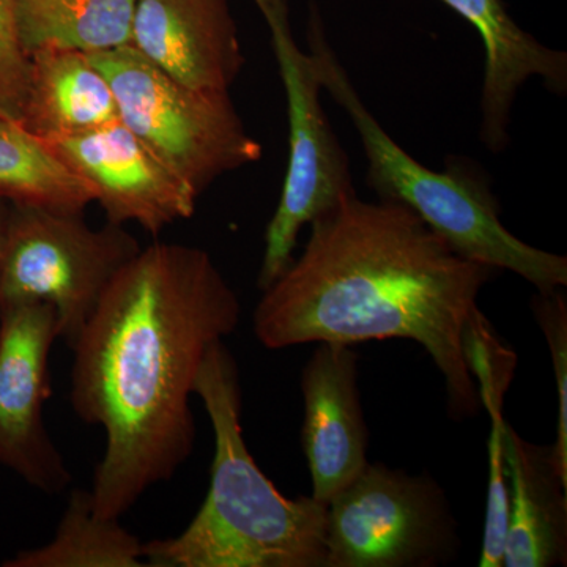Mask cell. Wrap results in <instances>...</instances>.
Instances as JSON below:
<instances>
[{
    "mask_svg": "<svg viewBox=\"0 0 567 567\" xmlns=\"http://www.w3.org/2000/svg\"><path fill=\"white\" fill-rule=\"evenodd\" d=\"M240 315L210 254L194 246L141 248L112 279L71 347V405L106 434L91 491L96 516L121 518L192 456L197 374Z\"/></svg>",
    "mask_w": 567,
    "mask_h": 567,
    "instance_id": "cell-1",
    "label": "cell"
},
{
    "mask_svg": "<svg viewBox=\"0 0 567 567\" xmlns=\"http://www.w3.org/2000/svg\"><path fill=\"white\" fill-rule=\"evenodd\" d=\"M300 256L254 311V334L270 350L409 339L445 379L447 409L476 416L480 390L466 357L477 298L496 270L465 259L409 208L358 194L312 219Z\"/></svg>",
    "mask_w": 567,
    "mask_h": 567,
    "instance_id": "cell-2",
    "label": "cell"
},
{
    "mask_svg": "<svg viewBox=\"0 0 567 567\" xmlns=\"http://www.w3.org/2000/svg\"><path fill=\"white\" fill-rule=\"evenodd\" d=\"M194 394L215 434L207 498L181 535L144 544L152 567H323L327 505L289 498L256 464L241 431L238 368L223 341L210 347Z\"/></svg>",
    "mask_w": 567,
    "mask_h": 567,
    "instance_id": "cell-3",
    "label": "cell"
},
{
    "mask_svg": "<svg viewBox=\"0 0 567 567\" xmlns=\"http://www.w3.org/2000/svg\"><path fill=\"white\" fill-rule=\"evenodd\" d=\"M306 37L323 91L346 111L360 136L368 159L365 185L379 200L409 208L465 259L496 271H513L536 292L567 286L565 256L525 244L506 229L498 197L480 164L450 155L445 169L436 173L417 163L383 130L331 47L316 3L309 7Z\"/></svg>",
    "mask_w": 567,
    "mask_h": 567,
    "instance_id": "cell-4",
    "label": "cell"
},
{
    "mask_svg": "<svg viewBox=\"0 0 567 567\" xmlns=\"http://www.w3.org/2000/svg\"><path fill=\"white\" fill-rule=\"evenodd\" d=\"M87 55L110 82L121 121L197 197L223 175L262 158L229 91L188 87L132 44Z\"/></svg>",
    "mask_w": 567,
    "mask_h": 567,
    "instance_id": "cell-5",
    "label": "cell"
},
{
    "mask_svg": "<svg viewBox=\"0 0 567 567\" xmlns=\"http://www.w3.org/2000/svg\"><path fill=\"white\" fill-rule=\"evenodd\" d=\"M140 251L117 224L92 229L82 213L13 204L0 254V315L50 305L71 349L112 279Z\"/></svg>",
    "mask_w": 567,
    "mask_h": 567,
    "instance_id": "cell-6",
    "label": "cell"
},
{
    "mask_svg": "<svg viewBox=\"0 0 567 567\" xmlns=\"http://www.w3.org/2000/svg\"><path fill=\"white\" fill-rule=\"evenodd\" d=\"M252 2L270 32L289 115V163L278 207L265 233L257 276V287L265 290L292 262L303 227L357 192L349 155L320 102L323 85L315 58L295 40L289 0Z\"/></svg>",
    "mask_w": 567,
    "mask_h": 567,
    "instance_id": "cell-7",
    "label": "cell"
},
{
    "mask_svg": "<svg viewBox=\"0 0 567 567\" xmlns=\"http://www.w3.org/2000/svg\"><path fill=\"white\" fill-rule=\"evenodd\" d=\"M458 550L456 518L431 476L369 462L327 505L323 567H436Z\"/></svg>",
    "mask_w": 567,
    "mask_h": 567,
    "instance_id": "cell-8",
    "label": "cell"
},
{
    "mask_svg": "<svg viewBox=\"0 0 567 567\" xmlns=\"http://www.w3.org/2000/svg\"><path fill=\"white\" fill-rule=\"evenodd\" d=\"M58 338L50 305L14 306L0 315V465L47 494H61L71 483L43 420L51 395L48 361Z\"/></svg>",
    "mask_w": 567,
    "mask_h": 567,
    "instance_id": "cell-9",
    "label": "cell"
},
{
    "mask_svg": "<svg viewBox=\"0 0 567 567\" xmlns=\"http://www.w3.org/2000/svg\"><path fill=\"white\" fill-rule=\"evenodd\" d=\"M44 142L91 186L107 223H134L158 235L196 212L199 197L121 118L93 132Z\"/></svg>",
    "mask_w": 567,
    "mask_h": 567,
    "instance_id": "cell-10",
    "label": "cell"
},
{
    "mask_svg": "<svg viewBox=\"0 0 567 567\" xmlns=\"http://www.w3.org/2000/svg\"><path fill=\"white\" fill-rule=\"evenodd\" d=\"M319 344L301 377L305 399L301 442L311 473V496L328 505L368 466V429L353 346Z\"/></svg>",
    "mask_w": 567,
    "mask_h": 567,
    "instance_id": "cell-11",
    "label": "cell"
},
{
    "mask_svg": "<svg viewBox=\"0 0 567 567\" xmlns=\"http://www.w3.org/2000/svg\"><path fill=\"white\" fill-rule=\"evenodd\" d=\"M130 44L200 91H230L246 63L229 0H137Z\"/></svg>",
    "mask_w": 567,
    "mask_h": 567,
    "instance_id": "cell-12",
    "label": "cell"
},
{
    "mask_svg": "<svg viewBox=\"0 0 567 567\" xmlns=\"http://www.w3.org/2000/svg\"><path fill=\"white\" fill-rule=\"evenodd\" d=\"M480 32L484 44L480 140L494 155L511 142V114L533 78L557 96L567 93V52L551 50L522 29L503 0H442Z\"/></svg>",
    "mask_w": 567,
    "mask_h": 567,
    "instance_id": "cell-13",
    "label": "cell"
},
{
    "mask_svg": "<svg viewBox=\"0 0 567 567\" xmlns=\"http://www.w3.org/2000/svg\"><path fill=\"white\" fill-rule=\"evenodd\" d=\"M505 462L509 516L503 566H566L567 483L554 447L535 445L506 424Z\"/></svg>",
    "mask_w": 567,
    "mask_h": 567,
    "instance_id": "cell-14",
    "label": "cell"
},
{
    "mask_svg": "<svg viewBox=\"0 0 567 567\" xmlns=\"http://www.w3.org/2000/svg\"><path fill=\"white\" fill-rule=\"evenodd\" d=\"M110 82L84 52L31 54L22 128L41 141L76 136L118 121Z\"/></svg>",
    "mask_w": 567,
    "mask_h": 567,
    "instance_id": "cell-15",
    "label": "cell"
},
{
    "mask_svg": "<svg viewBox=\"0 0 567 567\" xmlns=\"http://www.w3.org/2000/svg\"><path fill=\"white\" fill-rule=\"evenodd\" d=\"M137 0H14L22 47L40 50L111 51L132 40Z\"/></svg>",
    "mask_w": 567,
    "mask_h": 567,
    "instance_id": "cell-16",
    "label": "cell"
},
{
    "mask_svg": "<svg viewBox=\"0 0 567 567\" xmlns=\"http://www.w3.org/2000/svg\"><path fill=\"white\" fill-rule=\"evenodd\" d=\"M0 200L78 213L95 203L91 186L47 142L9 122H0Z\"/></svg>",
    "mask_w": 567,
    "mask_h": 567,
    "instance_id": "cell-17",
    "label": "cell"
},
{
    "mask_svg": "<svg viewBox=\"0 0 567 567\" xmlns=\"http://www.w3.org/2000/svg\"><path fill=\"white\" fill-rule=\"evenodd\" d=\"M7 567H141L144 543L118 524L96 516L91 492H71L69 505L47 546L22 550Z\"/></svg>",
    "mask_w": 567,
    "mask_h": 567,
    "instance_id": "cell-18",
    "label": "cell"
},
{
    "mask_svg": "<svg viewBox=\"0 0 567 567\" xmlns=\"http://www.w3.org/2000/svg\"><path fill=\"white\" fill-rule=\"evenodd\" d=\"M511 380L494 377L480 385L481 405L486 406L491 416L488 436V486L486 525H484L481 567H502L505 557L507 516H509V488H507L505 462V427L503 398Z\"/></svg>",
    "mask_w": 567,
    "mask_h": 567,
    "instance_id": "cell-19",
    "label": "cell"
},
{
    "mask_svg": "<svg viewBox=\"0 0 567 567\" xmlns=\"http://www.w3.org/2000/svg\"><path fill=\"white\" fill-rule=\"evenodd\" d=\"M535 316L554 364L558 394L557 440L554 445L555 462L567 483V298L565 287L550 292H536L532 298Z\"/></svg>",
    "mask_w": 567,
    "mask_h": 567,
    "instance_id": "cell-20",
    "label": "cell"
},
{
    "mask_svg": "<svg viewBox=\"0 0 567 567\" xmlns=\"http://www.w3.org/2000/svg\"><path fill=\"white\" fill-rule=\"evenodd\" d=\"M29 70L31 58L22 47L14 0H0V121L21 125Z\"/></svg>",
    "mask_w": 567,
    "mask_h": 567,
    "instance_id": "cell-21",
    "label": "cell"
},
{
    "mask_svg": "<svg viewBox=\"0 0 567 567\" xmlns=\"http://www.w3.org/2000/svg\"><path fill=\"white\" fill-rule=\"evenodd\" d=\"M9 207H6L3 200H0V254H2L3 237H6L7 218H9Z\"/></svg>",
    "mask_w": 567,
    "mask_h": 567,
    "instance_id": "cell-22",
    "label": "cell"
},
{
    "mask_svg": "<svg viewBox=\"0 0 567 567\" xmlns=\"http://www.w3.org/2000/svg\"><path fill=\"white\" fill-rule=\"evenodd\" d=\"M0 122H3V121H0Z\"/></svg>",
    "mask_w": 567,
    "mask_h": 567,
    "instance_id": "cell-23",
    "label": "cell"
}]
</instances>
